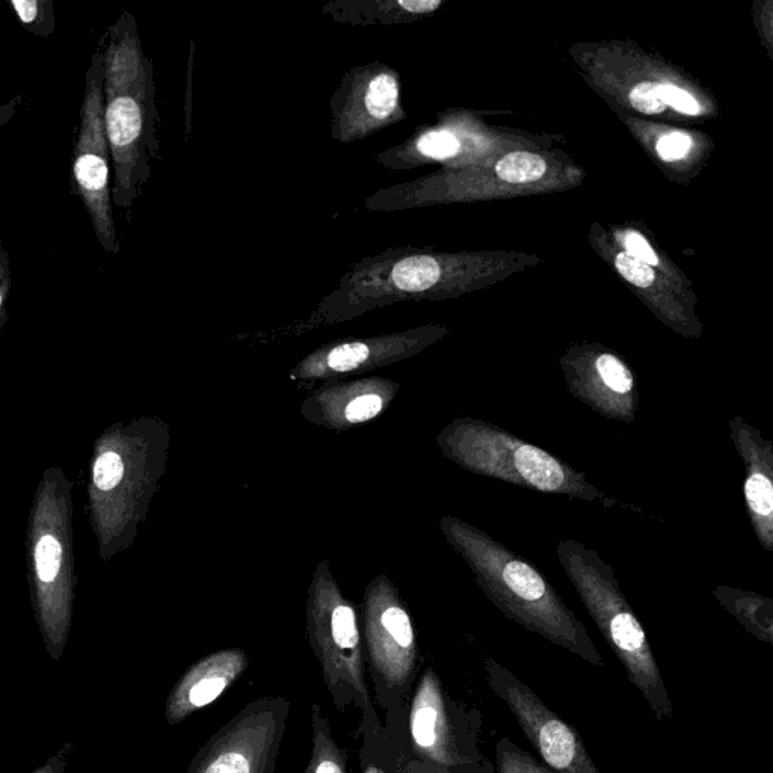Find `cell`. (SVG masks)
Masks as SVG:
<instances>
[{
    "mask_svg": "<svg viewBox=\"0 0 773 773\" xmlns=\"http://www.w3.org/2000/svg\"><path fill=\"white\" fill-rule=\"evenodd\" d=\"M103 40L105 124L114 173L112 204L130 216L151 179V161L162 159L153 62L145 56L135 17L127 11L108 28Z\"/></svg>",
    "mask_w": 773,
    "mask_h": 773,
    "instance_id": "obj_1",
    "label": "cell"
},
{
    "mask_svg": "<svg viewBox=\"0 0 773 773\" xmlns=\"http://www.w3.org/2000/svg\"><path fill=\"white\" fill-rule=\"evenodd\" d=\"M440 529L475 574L479 588L506 618L591 665H604L585 624L533 562L459 518H441Z\"/></svg>",
    "mask_w": 773,
    "mask_h": 773,
    "instance_id": "obj_2",
    "label": "cell"
},
{
    "mask_svg": "<svg viewBox=\"0 0 773 773\" xmlns=\"http://www.w3.org/2000/svg\"><path fill=\"white\" fill-rule=\"evenodd\" d=\"M437 441L446 458L473 475L550 496L600 503L604 508L642 512L598 490L570 462L487 420L459 417L443 429Z\"/></svg>",
    "mask_w": 773,
    "mask_h": 773,
    "instance_id": "obj_3",
    "label": "cell"
},
{
    "mask_svg": "<svg viewBox=\"0 0 773 773\" xmlns=\"http://www.w3.org/2000/svg\"><path fill=\"white\" fill-rule=\"evenodd\" d=\"M556 556L565 576L660 722L672 718V704L647 633L621 589L615 570L600 553L576 539H561Z\"/></svg>",
    "mask_w": 773,
    "mask_h": 773,
    "instance_id": "obj_4",
    "label": "cell"
},
{
    "mask_svg": "<svg viewBox=\"0 0 773 773\" xmlns=\"http://www.w3.org/2000/svg\"><path fill=\"white\" fill-rule=\"evenodd\" d=\"M103 49L105 40L102 38L85 74L81 126L74 145L71 176L74 192L81 197L93 222L97 242L106 254H118L121 245L112 212V161L105 124Z\"/></svg>",
    "mask_w": 773,
    "mask_h": 773,
    "instance_id": "obj_5",
    "label": "cell"
},
{
    "mask_svg": "<svg viewBox=\"0 0 773 773\" xmlns=\"http://www.w3.org/2000/svg\"><path fill=\"white\" fill-rule=\"evenodd\" d=\"M401 76L382 61L355 65L330 99L331 138L349 145L404 121Z\"/></svg>",
    "mask_w": 773,
    "mask_h": 773,
    "instance_id": "obj_6",
    "label": "cell"
},
{
    "mask_svg": "<svg viewBox=\"0 0 773 773\" xmlns=\"http://www.w3.org/2000/svg\"><path fill=\"white\" fill-rule=\"evenodd\" d=\"M488 683L511 709L536 751L558 773H601L589 758L579 733L562 721L535 693L496 660L488 659Z\"/></svg>",
    "mask_w": 773,
    "mask_h": 773,
    "instance_id": "obj_7",
    "label": "cell"
},
{
    "mask_svg": "<svg viewBox=\"0 0 773 773\" xmlns=\"http://www.w3.org/2000/svg\"><path fill=\"white\" fill-rule=\"evenodd\" d=\"M568 393L613 422L633 423L641 404L638 376L624 358L600 346L573 348L561 358Z\"/></svg>",
    "mask_w": 773,
    "mask_h": 773,
    "instance_id": "obj_8",
    "label": "cell"
},
{
    "mask_svg": "<svg viewBox=\"0 0 773 773\" xmlns=\"http://www.w3.org/2000/svg\"><path fill=\"white\" fill-rule=\"evenodd\" d=\"M441 336L437 327H423L389 336L330 343L308 355L295 370L298 378H328L384 366L422 351Z\"/></svg>",
    "mask_w": 773,
    "mask_h": 773,
    "instance_id": "obj_9",
    "label": "cell"
},
{
    "mask_svg": "<svg viewBox=\"0 0 773 773\" xmlns=\"http://www.w3.org/2000/svg\"><path fill=\"white\" fill-rule=\"evenodd\" d=\"M730 437L745 466L746 514L761 549L773 552V443L743 417L730 419Z\"/></svg>",
    "mask_w": 773,
    "mask_h": 773,
    "instance_id": "obj_10",
    "label": "cell"
},
{
    "mask_svg": "<svg viewBox=\"0 0 773 773\" xmlns=\"http://www.w3.org/2000/svg\"><path fill=\"white\" fill-rule=\"evenodd\" d=\"M441 5V0H334L322 14L342 25L392 26L429 16Z\"/></svg>",
    "mask_w": 773,
    "mask_h": 773,
    "instance_id": "obj_11",
    "label": "cell"
},
{
    "mask_svg": "<svg viewBox=\"0 0 773 773\" xmlns=\"http://www.w3.org/2000/svg\"><path fill=\"white\" fill-rule=\"evenodd\" d=\"M713 597L728 613L736 618L749 633L760 641L773 642V601L757 592L743 591L719 585L713 588Z\"/></svg>",
    "mask_w": 773,
    "mask_h": 773,
    "instance_id": "obj_12",
    "label": "cell"
},
{
    "mask_svg": "<svg viewBox=\"0 0 773 773\" xmlns=\"http://www.w3.org/2000/svg\"><path fill=\"white\" fill-rule=\"evenodd\" d=\"M547 164L538 154L527 151H515L506 154L497 164L496 173L503 182L529 183L536 182L546 174Z\"/></svg>",
    "mask_w": 773,
    "mask_h": 773,
    "instance_id": "obj_13",
    "label": "cell"
},
{
    "mask_svg": "<svg viewBox=\"0 0 773 773\" xmlns=\"http://www.w3.org/2000/svg\"><path fill=\"white\" fill-rule=\"evenodd\" d=\"M10 7L26 31L47 38L55 29L52 0H10Z\"/></svg>",
    "mask_w": 773,
    "mask_h": 773,
    "instance_id": "obj_14",
    "label": "cell"
},
{
    "mask_svg": "<svg viewBox=\"0 0 773 773\" xmlns=\"http://www.w3.org/2000/svg\"><path fill=\"white\" fill-rule=\"evenodd\" d=\"M499 773H552L509 740H500L496 748Z\"/></svg>",
    "mask_w": 773,
    "mask_h": 773,
    "instance_id": "obj_15",
    "label": "cell"
},
{
    "mask_svg": "<svg viewBox=\"0 0 773 773\" xmlns=\"http://www.w3.org/2000/svg\"><path fill=\"white\" fill-rule=\"evenodd\" d=\"M331 632L334 642L343 650H351L358 644V629L355 613L348 604H339L331 613Z\"/></svg>",
    "mask_w": 773,
    "mask_h": 773,
    "instance_id": "obj_16",
    "label": "cell"
},
{
    "mask_svg": "<svg viewBox=\"0 0 773 773\" xmlns=\"http://www.w3.org/2000/svg\"><path fill=\"white\" fill-rule=\"evenodd\" d=\"M61 559V544L53 536H43L35 550V561H37L38 577L41 582H53L58 574Z\"/></svg>",
    "mask_w": 773,
    "mask_h": 773,
    "instance_id": "obj_17",
    "label": "cell"
},
{
    "mask_svg": "<svg viewBox=\"0 0 773 773\" xmlns=\"http://www.w3.org/2000/svg\"><path fill=\"white\" fill-rule=\"evenodd\" d=\"M382 627L389 633L396 644L402 648H408L413 645L414 633L411 627L410 616L402 607L390 606L382 612Z\"/></svg>",
    "mask_w": 773,
    "mask_h": 773,
    "instance_id": "obj_18",
    "label": "cell"
},
{
    "mask_svg": "<svg viewBox=\"0 0 773 773\" xmlns=\"http://www.w3.org/2000/svg\"><path fill=\"white\" fill-rule=\"evenodd\" d=\"M615 265L616 269L620 271V274L629 283H632L633 286L641 287V289L653 286L654 280H656L653 268L648 266L647 263L630 256L629 253L618 254L615 259Z\"/></svg>",
    "mask_w": 773,
    "mask_h": 773,
    "instance_id": "obj_19",
    "label": "cell"
},
{
    "mask_svg": "<svg viewBox=\"0 0 773 773\" xmlns=\"http://www.w3.org/2000/svg\"><path fill=\"white\" fill-rule=\"evenodd\" d=\"M384 408V399L379 395H360L348 402L345 411H343V420L348 425L352 423H363L367 420L375 419Z\"/></svg>",
    "mask_w": 773,
    "mask_h": 773,
    "instance_id": "obj_20",
    "label": "cell"
},
{
    "mask_svg": "<svg viewBox=\"0 0 773 773\" xmlns=\"http://www.w3.org/2000/svg\"><path fill=\"white\" fill-rule=\"evenodd\" d=\"M123 473L124 466L120 456L114 452L103 453L94 466V482L100 490L109 491L120 484Z\"/></svg>",
    "mask_w": 773,
    "mask_h": 773,
    "instance_id": "obj_21",
    "label": "cell"
},
{
    "mask_svg": "<svg viewBox=\"0 0 773 773\" xmlns=\"http://www.w3.org/2000/svg\"><path fill=\"white\" fill-rule=\"evenodd\" d=\"M630 102L633 108L644 114H660L665 111L666 105L659 94V85L644 82L636 85L630 93Z\"/></svg>",
    "mask_w": 773,
    "mask_h": 773,
    "instance_id": "obj_22",
    "label": "cell"
},
{
    "mask_svg": "<svg viewBox=\"0 0 773 773\" xmlns=\"http://www.w3.org/2000/svg\"><path fill=\"white\" fill-rule=\"evenodd\" d=\"M435 725H437V710L431 706L420 707L414 716L413 734L422 748L434 745Z\"/></svg>",
    "mask_w": 773,
    "mask_h": 773,
    "instance_id": "obj_23",
    "label": "cell"
},
{
    "mask_svg": "<svg viewBox=\"0 0 773 773\" xmlns=\"http://www.w3.org/2000/svg\"><path fill=\"white\" fill-rule=\"evenodd\" d=\"M692 148V139L684 133H669L657 142V153L666 162L683 159Z\"/></svg>",
    "mask_w": 773,
    "mask_h": 773,
    "instance_id": "obj_24",
    "label": "cell"
},
{
    "mask_svg": "<svg viewBox=\"0 0 773 773\" xmlns=\"http://www.w3.org/2000/svg\"><path fill=\"white\" fill-rule=\"evenodd\" d=\"M659 94L666 106H672L683 114L698 115L701 112L697 100L674 85H659Z\"/></svg>",
    "mask_w": 773,
    "mask_h": 773,
    "instance_id": "obj_25",
    "label": "cell"
},
{
    "mask_svg": "<svg viewBox=\"0 0 773 773\" xmlns=\"http://www.w3.org/2000/svg\"><path fill=\"white\" fill-rule=\"evenodd\" d=\"M224 687L225 680L222 678H207V680L200 681L197 686L192 687L189 700L194 706H206L221 695Z\"/></svg>",
    "mask_w": 773,
    "mask_h": 773,
    "instance_id": "obj_26",
    "label": "cell"
},
{
    "mask_svg": "<svg viewBox=\"0 0 773 773\" xmlns=\"http://www.w3.org/2000/svg\"><path fill=\"white\" fill-rule=\"evenodd\" d=\"M624 245H626L627 253H629L630 256L635 257V259L647 263L648 266L659 265V257L654 253V250L650 247V244H648L647 239H645L644 236L639 235V233H635V231L627 233Z\"/></svg>",
    "mask_w": 773,
    "mask_h": 773,
    "instance_id": "obj_27",
    "label": "cell"
},
{
    "mask_svg": "<svg viewBox=\"0 0 773 773\" xmlns=\"http://www.w3.org/2000/svg\"><path fill=\"white\" fill-rule=\"evenodd\" d=\"M206 773H250V764L241 754L230 752L216 760Z\"/></svg>",
    "mask_w": 773,
    "mask_h": 773,
    "instance_id": "obj_28",
    "label": "cell"
},
{
    "mask_svg": "<svg viewBox=\"0 0 773 773\" xmlns=\"http://www.w3.org/2000/svg\"><path fill=\"white\" fill-rule=\"evenodd\" d=\"M73 749V743L65 742L49 760L44 761L40 767L32 770L31 773H65L68 766V757H70Z\"/></svg>",
    "mask_w": 773,
    "mask_h": 773,
    "instance_id": "obj_29",
    "label": "cell"
},
{
    "mask_svg": "<svg viewBox=\"0 0 773 773\" xmlns=\"http://www.w3.org/2000/svg\"><path fill=\"white\" fill-rule=\"evenodd\" d=\"M22 96L14 97L13 100L7 103V105L0 106V129L14 117L19 106L22 105Z\"/></svg>",
    "mask_w": 773,
    "mask_h": 773,
    "instance_id": "obj_30",
    "label": "cell"
},
{
    "mask_svg": "<svg viewBox=\"0 0 773 773\" xmlns=\"http://www.w3.org/2000/svg\"><path fill=\"white\" fill-rule=\"evenodd\" d=\"M318 773H342L340 772L339 767H337V764H334L333 761H324V763L319 766Z\"/></svg>",
    "mask_w": 773,
    "mask_h": 773,
    "instance_id": "obj_31",
    "label": "cell"
}]
</instances>
